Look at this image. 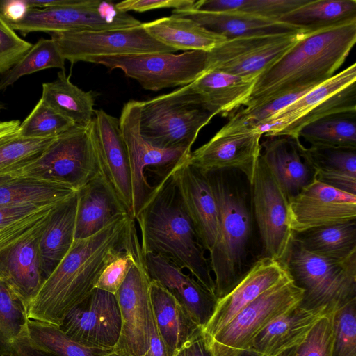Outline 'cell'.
Wrapping results in <instances>:
<instances>
[{
  "instance_id": "45",
  "label": "cell",
  "mask_w": 356,
  "mask_h": 356,
  "mask_svg": "<svg viewBox=\"0 0 356 356\" xmlns=\"http://www.w3.org/2000/svg\"><path fill=\"white\" fill-rule=\"evenodd\" d=\"M74 124L40 99L35 107L20 123L18 135L26 138H54Z\"/></svg>"
},
{
  "instance_id": "28",
  "label": "cell",
  "mask_w": 356,
  "mask_h": 356,
  "mask_svg": "<svg viewBox=\"0 0 356 356\" xmlns=\"http://www.w3.org/2000/svg\"><path fill=\"white\" fill-rule=\"evenodd\" d=\"M150 295L159 332L168 348L176 353L201 332V327L167 289L152 279Z\"/></svg>"
},
{
  "instance_id": "22",
  "label": "cell",
  "mask_w": 356,
  "mask_h": 356,
  "mask_svg": "<svg viewBox=\"0 0 356 356\" xmlns=\"http://www.w3.org/2000/svg\"><path fill=\"white\" fill-rule=\"evenodd\" d=\"M143 257L151 279L167 289L202 328L213 312L216 296L170 260L154 254H146Z\"/></svg>"
},
{
  "instance_id": "61",
  "label": "cell",
  "mask_w": 356,
  "mask_h": 356,
  "mask_svg": "<svg viewBox=\"0 0 356 356\" xmlns=\"http://www.w3.org/2000/svg\"><path fill=\"white\" fill-rule=\"evenodd\" d=\"M15 178L14 177H1L0 178V185L3 184L4 183L8 182L10 179Z\"/></svg>"
},
{
  "instance_id": "54",
  "label": "cell",
  "mask_w": 356,
  "mask_h": 356,
  "mask_svg": "<svg viewBox=\"0 0 356 356\" xmlns=\"http://www.w3.org/2000/svg\"><path fill=\"white\" fill-rule=\"evenodd\" d=\"M29 9L26 0L0 1V16L7 23L20 21Z\"/></svg>"
},
{
  "instance_id": "1",
  "label": "cell",
  "mask_w": 356,
  "mask_h": 356,
  "mask_svg": "<svg viewBox=\"0 0 356 356\" xmlns=\"http://www.w3.org/2000/svg\"><path fill=\"white\" fill-rule=\"evenodd\" d=\"M135 221L125 215L98 233L74 241L26 306L28 319L60 327L69 312L95 289L105 267L139 239Z\"/></svg>"
},
{
  "instance_id": "5",
  "label": "cell",
  "mask_w": 356,
  "mask_h": 356,
  "mask_svg": "<svg viewBox=\"0 0 356 356\" xmlns=\"http://www.w3.org/2000/svg\"><path fill=\"white\" fill-rule=\"evenodd\" d=\"M215 115L191 83L140 102V130L144 139L156 147L191 151L200 131Z\"/></svg>"
},
{
  "instance_id": "9",
  "label": "cell",
  "mask_w": 356,
  "mask_h": 356,
  "mask_svg": "<svg viewBox=\"0 0 356 356\" xmlns=\"http://www.w3.org/2000/svg\"><path fill=\"white\" fill-rule=\"evenodd\" d=\"M7 24L25 35L31 32L51 34L124 29L139 26L142 22L118 9L116 3L111 1L72 0L63 6L29 8L22 19Z\"/></svg>"
},
{
  "instance_id": "10",
  "label": "cell",
  "mask_w": 356,
  "mask_h": 356,
  "mask_svg": "<svg viewBox=\"0 0 356 356\" xmlns=\"http://www.w3.org/2000/svg\"><path fill=\"white\" fill-rule=\"evenodd\" d=\"M87 62L102 65L109 70L120 69L145 90L184 86L207 69L208 52L187 51L180 54L159 52L94 57Z\"/></svg>"
},
{
  "instance_id": "14",
  "label": "cell",
  "mask_w": 356,
  "mask_h": 356,
  "mask_svg": "<svg viewBox=\"0 0 356 356\" xmlns=\"http://www.w3.org/2000/svg\"><path fill=\"white\" fill-rule=\"evenodd\" d=\"M305 33L296 32L226 40L208 52L207 70H218L245 79H256Z\"/></svg>"
},
{
  "instance_id": "36",
  "label": "cell",
  "mask_w": 356,
  "mask_h": 356,
  "mask_svg": "<svg viewBox=\"0 0 356 356\" xmlns=\"http://www.w3.org/2000/svg\"><path fill=\"white\" fill-rule=\"evenodd\" d=\"M293 239L312 254L345 259L356 254V220L294 234Z\"/></svg>"
},
{
  "instance_id": "41",
  "label": "cell",
  "mask_w": 356,
  "mask_h": 356,
  "mask_svg": "<svg viewBox=\"0 0 356 356\" xmlns=\"http://www.w3.org/2000/svg\"><path fill=\"white\" fill-rule=\"evenodd\" d=\"M65 58L51 39H40L26 54L0 79V91L6 90L25 75L48 69L65 71Z\"/></svg>"
},
{
  "instance_id": "39",
  "label": "cell",
  "mask_w": 356,
  "mask_h": 356,
  "mask_svg": "<svg viewBox=\"0 0 356 356\" xmlns=\"http://www.w3.org/2000/svg\"><path fill=\"white\" fill-rule=\"evenodd\" d=\"M298 136L312 146L356 149V111L318 119L304 126Z\"/></svg>"
},
{
  "instance_id": "24",
  "label": "cell",
  "mask_w": 356,
  "mask_h": 356,
  "mask_svg": "<svg viewBox=\"0 0 356 356\" xmlns=\"http://www.w3.org/2000/svg\"><path fill=\"white\" fill-rule=\"evenodd\" d=\"M261 143L260 159L273 174L289 200L314 177L300 138L286 135L268 136Z\"/></svg>"
},
{
  "instance_id": "33",
  "label": "cell",
  "mask_w": 356,
  "mask_h": 356,
  "mask_svg": "<svg viewBox=\"0 0 356 356\" xmlns=\"http://www.w3.org/2000/svg\"><path fill=\"white\" fill-rule=\"evenodd\" d=\"M303 152L315 179L356 195V149L311 146Z\"/></svg>"
},
{
  "instance_id": "48",
  "label": "cell",
  "mask_w": 356,
  "mask_h": 356,
  "mask_svg": "<svg viewBox=\"0 0 356 356\" xmlns=\"http://www.w3.org/2000/svg\"><path fill=\"white\" fill-rule=\"evenodd\" d=\"M335 312L324 314L313 327L305 341L296 347L294 356L332 355Z\"/></svg>"
},
{
  "instance_id": "16",
  "label": "cell",
  "mask_w": 356,
  "mask_h": 356,
  "mask_svg": "<svg viewBox=\"0 0 356 356\" xmlns=\"http://www.w3.org/2000/svg\"><path fill=\"white\" fill-rule=\"evenodd\" d=\"M289 225L294 234L356 220V195L313 180L289 202Z\"/></svg>"
},
{
  "instance_id": "15",
  "label": "cell",
  "mask_w": 356,
  "mask_h": 356,
  "mask_svg": "<svg viewBox=\"0 0 356 356\" xmlns=\"http://www.w3.org/2000/svg\"><path fill=\"white\" fill-rule=\"evenodd\" d=\"M140 116V101L130 100L124 104L118 119L129 159L134 219L152 188L145 176V170L154 167L163 175L187 159L191 153L182 149H161L149 144L141 135Z\"/></svg>"
},
{
  "instance_id": "25",
  "label": "cell",
  "mask_w": 356,
  "mask_h": 356,
  "mask_svg": "<svg viewBox=\"0 0 356 356\" xmlns=\"http://www.w3.org/2000/svg\"><path fill=\"white\" fill-rule=\"evenodd\" d=\"M76 194L74 241L90 237L118 218L130 215L100 172L78 190Z\"/></svg>"
},
{
  "instance_id": "4",
  "label": "cell",
  "mask_w": 356,
  "mask_h": 356,
  "mask_svg": "<svg viewBox=\"0 0 356 356\" xmlns=\"http://www.w3.org/2000/svg\"><path fill=\"white\" fill-rule=\"evenodd\" d=\"M218 209L216 243L209 264L217 298L227 294L248 268L246 262L252 232V211L248 195L227 170L207 173Z\"/></svg>"
},
{
  "instance_id": "50",
  "label": "cell",
  "mask_w": 356,
  "mask_h": 356,
  "mask_svg": "<svg viewBox=\"0 0 356 356\" xmlns=\"http://www.w3.org/2000/svg\"><path fill=\"white\" fill-rule=\"evenodd\" d=\"M0 16V74L10 70L31 48Z\"/></svg>"
},
{
  "instance_id": "19",
  "label": "cell",
  "mask_w": 356,
  "mask_h": 356,
  "mask_svg": "<svg viewBox=\"0 0 356 356\" xmlns=\"http://www.w3.org/2000/svg\"><path fill=\"white\" fill-rule=\"evenodd\" d=\"M260 134H216L207 143L191 152L188 163L204 173L236 170L252 183L261 153Z\"/></svg>"
},
{
  "instance_id": "11",
  "label": "cell",
  "mask_w": 356,
  "mask_h": 356,
  "mask_svg": "<svg viewBox=\"0 0 356 356\" xmlns=\"http://www.w3.org/2000/svg\"><path fill=\"white\" fill-rule=\"evenodd\" d=\"M150 284L151 277L140 249L125 280L115 294L120 310L121 332L113 350L131 356H143L147 353L156 325Z\"/></svg>"
},
{
  "instance_id": "8",
  "label": "cell",
  "mask_w": 356,
  "mask_h": 356,
  "mask_svg": "<svg viewBox=\"0 0 356 356\" xmlns=\"http://www.w3.org/2000/svg\"><path fill=\"white\" fill-rule=\"evenodd\" d=\"M303 290L290 274L241 310L213 337L204 339L212 356H237L273 321L298 306Z\"/></svg>"
},
{
  "instance_id": "6",
  "label": "cell",
  "mask_w": 356,
  "mask_h": 356,
  "mask_svg": "<svg viewBox=\"0 0 356 356\" xmlns=\"http://www.w3.org/2000/svg\"><path fill=\"white\" fill-rule=\"evenodd\" d=\"M294 283L303 290L300 307L336 312L356 298V254L333 259L304 250L293 238L284 260Z\"/></svg>"
},
{
  "instance_id": "13",
  "label": "cell",
  "mask_w": 356,
  "mask_h": 356,
  "mask_svg": "<svg viewBox=\"0 0 356 356\" xmlns=\"http://www.w3.org/2000/svg\"><path fill=\"white\" fill-rule=\"evenodd\" d=\"M250 186L252 215L264 250L262 257L284 262L293 238L289 225V199L260 156Z\"/></svg>"
},
{
  "instance_id": "17",
  "label": "cell",
  "mask_w": 356,
  "mask_h": 356,
  "mask_svg": "<svg viewBox=\"0 0 356 356\" xmlns=\"http://www.w3.org/2000/svg\"><path fill=\"white\" fill-rule=\"evenodd\" d=\"M60 328L79 341L113 350L121 332L120 310L115 295L94 289L69 312Z\"/></svg>"
},
{
  "instance_id": "58",
  "label": "cell",
  "mask_w": 356,
  "mask_h": 356,
  "mask_svg": "<svg viewBox=\"0 0 356 356\" xmlns=\"http://www.w3.org/2000/svg\"><path fill=\"white\" fill-rule=\"evenodd\" d=\"M237 356H261V355H260L259 353H257L252 349L250 348L248 350H246L242 352Z\"/></svg>"
},
{
  "instance_id": "57",
  "label": "cell",
  "mask_w": 356,
  "mask_h": 356,
  "mask_svg": "<svg viewBox=\"0 0 356 356\" xmlns=\"http://www.w3.org/2000/svg\"><path fill=\"white\" fill-rule=\"evenodd\" d=\"M20 121L17 120H0V138L14 134L18 131Z\"/></svg>"
},
{
  "instance_id": "2",
  "label": "cell",
  "mask_w": 356,
  "mask_h": 356,
  "mask_svg": "<svg viewBox=\"0 0 356 356\" xmlns=\"http://www.w3.org/2000/svg\"><path fill=\"white\" fill-rule=\"evenodd\" d=\"M172 169L152 188L135 218L143 254H157L170 260L188 270L216 295L206 250L185 208Z\"/></svg>"
},
{
  "instance_id": "38",
  "label": "cell",
  "mask_w": 356,
  "mask_h": 356,
  "mask_svg": "<svg viewBox=\"0 0 356 356\" xmlns=\"http://www.w3.org/2000/svg\"><path fill=\"white\" fill-rule=\"evenodd\" d=\"M76 191L60 184L15 177L0 185V208L20 204L60 203Z\"/></svg>"
},
{
  "instance_id": "26",
  "label": "cell",
  "mask_w": 356,
  "mask_h": 356,
  "mask_svg": "<svg viewBox=\"0 0 356 356\" xmlns=\"http://www.w3.org/2000/svg\"><path fill=\"white\" fill-rule=\"evenodd\" d=\"M325 314L324 309H307L298 305L261 330L250 348L261 356H276L296 348Z\"/></svg>"
},
{
  "instance_id": "60",
  "label": "cell",
  "mask_w": 356,
  "mask_h": 356,
  "mask_svg": "<svg viewBox=\"0 0 356 356\" xmlns=\"http://www.w3.org/2000/svg\"><path fill=\"white\" fill-rule=\"evenodd\" d=\"M296 348H293L290 350H287L276 356H294L295 350Z\"/></svg>"
},
{
  "instance_id": "52",
  "label": "cell",
  "mask_w": 356,
  "mask_h": 356,
  "mask_svg": "<svg viewBox=\"0 0 356 356\" xmlns=\"http://www.w3.org/2000/svg\"><path fill=\"white\" fill-rule=\"evenodd\" d=\"M195 1L191 0H127L116 3L118 9L127 13L134 10L143 13L159 8H174V10L191 8Z\"/></svg>"
},
{
  "instance_id": "30",
  "label": "cell",
  "mask_w": 356,
  "mask_h": 356,
  "mask_svg": "<svg viewBox=\"0 0 356 356\" xmlns=\"http://www.w3.org/2000/svg\"><path fill=\"white\" fill-rule=\"evenodd\" d=\"M255 81L218 70H207L191 85L211 112L225 117L244 106Z\"/></svg>"
},
{
  "instance_id": "56",
  "label": "cell",
  "mask_w": 356,
  "mask_h": 356,
  "mask_svg": "<svg viewBox=\"0 0 356 356\" xmlns=\"http://www.w3.org/2000/svg\"><path fill=\"white\" fill-rule=\"evenodd\" d=\"M175 353L163 341L156 325L151 335L149 348L143 356H175Z\"/></svg>"
},
{
  "instance_id": "3",
  "label": "cell",
  "mask_w": 356,
  "mask_h": 356,
  "mask_svg": "<svg viewBox=\"0 0 356 356\" xmlns=\"http://www.w3.org/2000/svg\"><path fill=\"white\" fill-rule=\"evenodd\" d=\"M356 42V22L305 33L260 74L244 106L252 108L316 87L333 76Z\"/></svg>"
},
{
  "instance_id": "40",
  "label": "cell",
  "mask_w": 356,
  "mask_h": 356,
  "mask_svg": "<svg viewBox=\"0 0 356 356\" xmlns=\"http://www.w3.org/2000/svg\"><path fill=\"white\" fill-rule=\"evenodd\" d=\"M309 0H201L193 9L212 13H240L278 21L284 15Z\"/></svg>"
},
{
  "instance_id": "21",
  "label": "cell",
  "mask_w": 356,
  "mask_h": 356,
  "mask_svg": "<svg viewBox=\"0 0 356 356\" xmlns=\"http://www.w3.org/2000/svg\"><path fill=\"white\" fill-rule=\"evenodd\" d=\"M188 158L172 169V175L200 242L209 252L218 235V204L207 175L190 164Z\"/></svg>"
},
{
  "instance_id": "55",
  "label": "cell",
  "mask_w": 356,
  "mask_h": 356,
  "mask_svg": "<svg viewBox=\"0 0 356 356\" xmlns=\"http://www.w3.org/2000/svg\"><path fill=\"white\" fill-rule=\"evenodd\" d=\"M175 356H212L200 332L180 348Z\"/></svg>"
},
{
  "instance_id": "53",
  "label": "cell",
  "mask_w": 356,
  "mask_h": 356,
  "mask_svg": "<svg viewBox=\"0 0 356 356\" xmlns=\"http://www.w3.org/2000/svg\"><path fill=\"white\" fill-rule=\"evenodd\" d=\"M49 205L20 204L0 208V229L30 217Z\"/></svg>"
},
{
  "instance_id": "20",
  "label": "cell",
  "mask_w": 356,
  "mask_h": 356,
  "mask_svg": "<svg viewBox=\"0 0 356 356\" xmlns=\"http://www.w3.org/2000/svg\"><path fill=\"white\" fill-rule=\"evenodd\" d=\"M92 123L100 173L132 216L131 168L119 120L103 110H95Z\"/></svg>"
},
{
  "instance_id": "35",
  "label": "cell",
  "mask_w": 356,
  "mask_h": 356,
  "mask_svg": "<svg viewBox=\"0 0 356 356\" xmlns=\"http://www.w3.org/2000/svg\"><path fill=\"white\" fill-rule=\"evenodd\" d=\"M41 99L74 125L86 127L92 122V92H85L73 84L63 70L58 73L54 81L42 83Z\"/></svg>"
},
{
  "instance_id": "27",
  "label": "cell",
  "mask_w": 356,
  "mask_h": 356,
  "mask_svg": "<svg viewBox=\"0 0 356 356\" xmlns=\"http://www.w3.org/2000/svg\"><path fill=\"white\" fill-rule=\"evenodd\" d=\"M193 8L173 9L171 15L193 19L209 31L224 37L226 40L302 32L279 21L240 13L205 12Z\"/></svg>"
},
{
  "instance_id": "62",
  "label": "cell",
  "mask_w": 356,
  "mask_h": 356,
  "mask_svg": "<svg viewBox=\"0 0 356 356\" xmlns=\"http://www.w3.org/2000/svg\"><path fill=\"white\" fill-rule=\"evenodd\" d=\"M3 108V106L2 105L0 104V110Z\"/></svg>"
},
{
  "instance_id": "46",
  "label": "cell",
  "mask_w": 356,
  "mask_h": 356,
  "mask_svg": "<svg viewBox=\"0 0 356 356\" xmlns=\"http://www.w3.org/2000/svg\"><path fill=\"white\" fill-rule=\"evenodd\" d=\"M347 111H356V82L313 108L283 129L277 136L298 138L299 131L306 124L334 113Z\"/></svg>"
},
{
  "instance_id": "7",
  "label": "cell",
  "mask_w": 356,
  "mask_h": 356,
  "mask_svg": "<svg viewBox=\"0 0 356 356\" xmlns=\"http://www.w3.org/2000/svg\"><path fill=\"white\" fill-rule=\"evenodd\" d=\"M100 172L93 123L74 125L55 137L15 177L67 186L76 191Z\"/></svg>"
},
{
  "instance_id": "43",
  "label": "cell",
  "mask_w": 356,
  "mask_h": 356,
  "mask_svg": "<svg viewBox=\"0 0 356 356\" xmlns=\"http://www.w3.org/2000/svg\"><path fill=\"white\" fill-rule=\"evenodd\" d=\"M28 320L23 302L0 280V341L16 350L25 339Z\"/></svg>"
},
{
  "instance_id": "49",
  "label": "cell",
  "mask_w": 356,
  "mask_h": 356,
  "mask_svg": "<svg viewBox=\"0 0 356 356\" xmlns=\"http://www.w3.org/2000/svg\"><path fill=\"white\" fill-rule=\"evenodd\" d=\"M140 249V243L138 239L130 248L105 267L96 283L95 288L115 294L125 280Z\"/></svg>"
},
{
  "instance_id": "31",
  "label": "cell",
  "mask_w": 356,
  "mask_h": 356,
  "mask_svg": "<svg viewBox=\"0 0 356 356\" xmlns=\"http://www.w3.org/2000/svg\"><path fill=\"white\" fill-rule=\"evenodd\" d=\"M143 25L154 39L176 51L209 52L226 40L193 19L173 15Z\"/></svg>"
},
{
  "instance_id": "42",
  "label": "cell",
  "mask_w": 356,
  "mask_h": 356,
  "mask_svg": "<svg viewBox=\"0 0 356 356\" xmlns=\"http://www.w3.org/2000/svg\"><path fill=\"white\" fill-rule=\"evenodd\" d=\"M54 138H26L19 136L18 131L0 138V178L15 177L19 170L43 152Z\"/></svg>"
},
{
  "instance_id": "51",
  "label": "cell",
  "mask_w": 356,
  "mask_h": 356,
  "mask_svg": "<svg viewBox=\"0 0 356 356\" xmlns=\"http://www.w3.org/2000/svg\"><path fill=\"white\" fill-rule=\"evenodd\" d=\"M58 204H50L30 217L0 229V251L15 244L44 226Z\"/></svg>"
},
{
  "instance_id": "32",
  "label": "cell",
  "mask_w": 356,
  "mask_h": 356,
  "mask_svg": "<svg viewBox=\"0 0 356 356\" xmlns=\"http://www.w3.org/2000/svg\"><path fill=\"white\" fill-rule=\"evenodd\" d=\"M355 82H356V64L354 63L308 90L295 102L259 125L253 132L260 134L265 137L277 136L291 122Z\"/></svg>"
},
{
  "instance_id": "12",
  "label": "cell",
  "mask_w": 356,
  "mask_h": 356,
  "mask_svg": "<svg viewBox=\"0 0 356 356\" xmlns=\"http://www.w3.org/2000/svg\"><path fill=\"white\" fill-rule=\"evenodd\" d=\"M50 35L65 60L72 63L87 62L94 57L177 51L154 39L143 23L129 28L65 31Z\"/></svg>"
},
{
  "instance_id": "59",
  "label": "cell",
  "mask_w": 356,
  "mask_h": 356,
  "mask_svg": "<svg viewBox=\"0 0 356 356\" xmlns=\"http://www.w3.org/2000/svg\"><path fill=\"white\" fill-rule=\"evenodd\" d=\"M107 356H131V355L127 354L125 353L119 351V350H113L111 352H110L108 353V355Z\"/></svg>"
},
{
  "instance_id": "44",
  "label": "cell",
  "mask_w": 356,
  "mask_h": 356,
  "mask_svg": "<svg viewBox=\"0 0 356 356\" xmlns=\"http://www.w3.org/2000/svg\"><path fill=\"white\" fill-rule=\"evenodd\" d=\"M311 89L287 94L261 106L252 108H245L234 113L227 123L217 134L229 135L253 132L259 125Z\"/></svg>"
},
{
  "instance_id": "23",
  "label": "cell",
  "mask_w": 356,
  "mask_h": 356,
  "mask_svg": "<svg viewBox=\"0 0 356 356\" xmlns=\"http://www.w3.org/2000/svg\"><path fill=\"white\" fill-rule=\"evenodd\" d=\"M47 223L20 241L0 251V280L26 308L44 281L38 243Z\"/></svg>"
},
{
  "instance_id": "34",
  "label": "cell",
  "mask_w": 356,
  "mask_h": 356,
  "mask_svg": "<svg viewBox=\"0 0 356 356\" xmlns=\"http://www.w3.org/2000/svg\"><path fill=\"white\" fill-rule=\"evenodd\" d=\"M278 21L306 33L356 22V1L309 0Z\"/></svg>"
},
{
  "instance_id": "29",
  "label": "cell",
  "mask_w": 356,
  "mask_h": 356,
  "mask_svg": "<svg viewBox=\"0 0 356 356\" xmlns=\"http://www.w3.org/2000/svg\"><path fill=\"white\" fill-rule=\"evenodd\" d=\"M76 208V192L55 207L40 236L38 248L44 280L65 257L74 241Z\"/></svg>"
},
{
  "instance_id": "18",
  "label": "cell",
  "mask_w": 356,
  "mask_h": 356,
  "mask_svg": "<svg viewBox=\"0 0 356 356\" xmlns=\"http://www.w3.org/2000/svg\"><path fill=\"white\" fill-rule=\"evenodd\" d=\"M289 275L284 262L261 257L227 294L218 298L211 316L201 328L202 336L205 339L213 337L241 310Z\"/></svg>"
},
{
  "instance_id": "47",
  "label": "cell",
  "mask_w": 356,
  "mask_h": 356,
  "mask_svg": "<svg viewBox=\"0 0 356 356\" xmlns=\"http://www.w3.org/2000/svg\"><path fill=\"white\" fill-rule=\"evenodd\" d=\"M332 356H356V298L335 312Z\"/></svg>"
},
{
  "instance_id": "37",
  "label": "cell",
  "mask_w": 356,
  "mask_h": 356,
  "mask_svg": "<svg viewBox=\"0 0 356 356\" xmlns=\"http://www.w3.org/2000/svg\"><path fill=\"white\" fill-rule=\"evenodd\" d=\"M22 346L56 356H107L113 350L73 339L60 327L29 319Z\"/></svg>"
}]
</instances>
